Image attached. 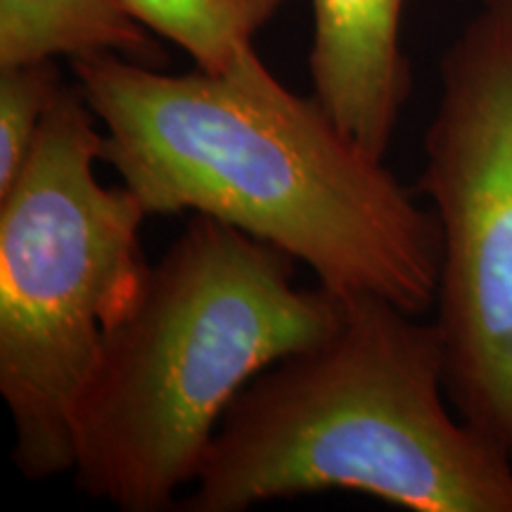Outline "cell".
I'll return each mask as SVG.
<instances>
[{"label": "cell", "mask_w": 512, "mask_h": 512, "mask_svg": "<svg viewBox=\"0 0 512 512\" xmlns=\"http://www.w3.org/2000/svg\"><path fill=\"white\" fill-rule=\"evenodd\" d=\"M72 74L102 126L100 159L150 216L228 223L302 261L337 297L375 294L415 316L434 306V211L256 48L223 72L166 74L100 53L72 60Z\"/></svg>", "instance_id": "1"}, {"label": "cell", "mask_w": 512, "mask_h": 512, "mask_svg": "<svg viewBox=\"0 0 512 512\" xmlns=\"http://www.w3.org/2000/svg\"><path fill=\"white\" fill-rule=\"evenodd\" d=\"M422 155L448 399L512 463V0H479L441 55Z\"/></svg>", "instance_id": "5"}, {"label": "cell", "mask_w": 512, "mask_h": 512, "mask_svg": "<svg viewBox=\"0 0 512 512\" xmlns=\"http://www.w3.org/2000/svg\"><path fill=\"white\" fill-rule=\"evenodd\" d=\"M114 53L162 67L166 53L124 0H0V67Z\"/></svg>", "instance_id": "7"}, {"label": "cell", "mask_w": 512, "mask_h": 512, "mask_svg": "<svg viewBox=\"0 0 512 512\" xmlns=\"http://www.w3.org/2000/svg\"><path fill=\"white\" fill-rule=\"evenodd\" d=\"M100 155V121L67 83L0 195V396L27 482L74 470V406L150 273V214L124 183L98 181Z\"/></svg>", "instance_id": "4"}, {"label": "cell", "mask_w": 512, "mask_h": 512, "mask_svg": "<svg viewBox=\"0 0 512 512\" xmlns=\"http://www.w3.org/2000/svg\"><path fill=\"white\" fill-rule=\"evenodd\" d=\"M356 491L411 512H512V463L448 399L437 325L375 294L230 403L178 510Z\"/></svg>", "instance_id": "2"}, {"label": "cell", "mask_w": 512, "mask_h": 512, "mask_svg": "<svg viewBox=\"0 0 512 512\" xmlns=\"http://www.w3.org/2000/svg\"><path fill=\"white\" fill-rule=\"evenodd\" d=\"M313 95L335 124L375 159H387L413 91L401 48L403 0H311Z\"/></svg>", "instance_id": "6"}, {"label": "cell", "mask_w": 512, "mask_h": 512, "mask_svg": "<svg viewBox=\"0 0 512 512\" xmlns=\"http://www.w3.org/2000/svg\"><path fill=\"white\" fill-rule=\"evenodd\" d=\"M290 254L195 214L107 337L72 415L76 486L164 512L195 484L223 415L285 356L323 339L342 297L294 285Z\"/></svg>", "instance_id": "3"}, {"label": "cell", "mask_w": 512, "mask_h": 512, "mask_svg": "<svg viewBox=\"0 0 512 512\" xmlns=\"http://www.w3.org/2000/svg\"><path fill=\"white\" fill-rule=\"evenodd\" d=\"M287 0H124L152 34L192 57L195 67L223 72L278 15Z\"/></svg>", "instance_id": "8"}, {"label": "cell", "mask_w": 512, "mask_h": 512, "mask_svg": "<svg viewBox=\"0 0 512 512\" xmlns=\"http://www.w3.org/2000/svg\"><path fill=\"white\" fill-rule=\"evenodd\" d=\"M64 86L57 60L0 67V195L27 166L43 121Z\"/></svg>", "instance_id": "9"}]
</instances>
